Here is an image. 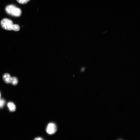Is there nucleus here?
<instances>
[{
  "instance_id": "nucleus-7",
  "label": "nucleus",
  "mask_w": 140,
  "mask_h": 140,
  "mask_svg": "<svg viewBox=\"0 0 140 140\" xmlns=\"http://www.w3.org/2000/svg\"><path fill=\"white\" fill-rule=\"evenodd\" d=\"M30 0H16L17 1L21 4H26Z\"/></svg>"
},
{
  "instance_id": "nucleus-6",
  "label": "nucleus",
  "mask_w": 140,
  "mask_h": 140,
  "mask_svg": "<svg viewBox=\"0 0 140 140\" xmlns=\"http://www.w3.org/2000/svg\"><path fill=\"white\" fill-rule=\"evenodd\" d=\"M18 83V80L17 78L15 77H12L10 83L12 85L15 86Z\"/></svg>"
},
{
  "instance_id": "nucleus-2",
  "label": "nucleus",
  "mask_w": 140,
  "mask_h": 140,
  "mask_svg": "<svg viewBox=\"0 0 140 140\" xmlns=\"http://www.w3.org/2000/svg\"><path fill=\"white\" fill-rule=\"evenodd\" d=\"M5 10L8 14L15 17H20L22 14L21 10L13 4L7 5Z\"/></svg>"
},
{
  "instance_id": "nucleus-1",
  "label": "nucleus",
  "mask_w": 140,
  "mask_h": 140,
  "mask_svg": "<svg viewBox=\"0 0 140 140\" xmlns=\"http://www.w3.org/2000/svg\"><path fill=\"white\" fill-rule=\"evenodd\" d=\"M1 25L2 27L5 30L18 31L20 30L19 25L14 24L12 21L8 19H3L1 21Z\"/></svg>"
},
{
  "instance_id": "nucleus-3",
  "label": "nucleus",
  "mask_w": 140,
  "mask_h": 140,
  "mask_svg": "<svg viewBox=\"0 0 140 140\" xmlns=\"http://www.w3.org/2000/svg\"><path fill=\"white\" fill-rule=\"evenodd\" d=\"M57 130L56 126L53 123L49 124L46 128L47 133L50 135H53L56 132Z\"/></svg>"
},
{
  "instance_id": "nucleus-8",
  "label": "nucleus",
  "mask_w": 140,
  "mask_h": 140,
  "mask_svg": "<svg viewBox=\"0 0 140 140\" xmlns=\"http://www.w3.org/2000/svg\"><path fill=\"white\" fill-rule=\"evenodd\" d=\"M5 103V100L3 99H0V108H2Z\"/></svg>"
},
{
  "instance_id": "nucleus-4",
  "label": "nucleus",
  "mask_w": 140,
  "mask_h": 140,
  "mask_svg": "<svg viewBox=\"0 0 140 140\" xmlns=\"http://www.w3.org/2000/svg\"><path fill=\"white\" fill-rule=\"evenodd\" d=\"M12 77L8 73H5L3 75V79L4 82L7 84L10 83Z\"/></svg>"
},
{
  "instance_id": "nucleus-9",
  "label": "nucleus",
  "mask_w": 140,
  "mask_h": 140,
  "mask_svg": "<svg viewBox=\"0 0 140 140\" xmlns=\"http://www.w3.org/2000/svg\"><path fill=\"white\" fill-rule=\"evenodd\" d=\"M34 140H44L42 138L40 137H38L35 138Z\"/></svg>"
},
{
  "instance_id": "nucleus-5",
  "label": "nucleus",
  "mask_w": 140,
  "mask_h": 140,
  "mask_svg": "<svg viewBox=\"0 0 140 140\" xmlns=\"http://www.w3.org/2000/svg\"><path fill=\"white\" fill-rule=\"evenodd\" d=\"M7 106L10 112H14L15 110L16 109V106L13 103L9 102Z\"/></svg>"
},
{
  "instance_id": "nucleus-10",
  "label": "nucleus",
  "mask_w": 140,
  "mask_h": 140,
  "mask_svg": "<svg viewBox=\"0 0 140 140\" xmlns=\"http://www.w3.org/2000/svg\"><path fill=\"white\" fill-rule=\"evenodd\" d=\"M1 99V94L0 92V99Z\"/></svg>"
}]
</instances>
